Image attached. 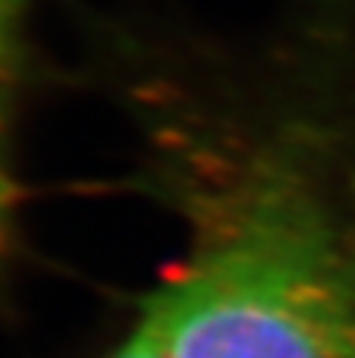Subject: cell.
Segmentation results:
<instances>
[{"instance_id":"cell-2","label":"cell","mask_w":355,"mask_h":358,"mask_svg":"<svg viewBox=\"0 0 355 358\" xmlns=\"http://www.w3.org/2000/svg\"><path fill=\"white\" fill-rule=\"evenodd\" d=\"M38 0H0V245L10 236V220L16 210V94L22 69L25 31Z\"/></svg>"},{"instance_id":"cell-1","label":"cell","mask_w":355,"mask_h":358,"mask_svg":"<svg viewBox=\"0 0 355 358\" xmlns=\"http://www.w3.org/2000/svg\"><path fill=\"white\" fill-rule=\"evenodd\" d=\"M176 261L101 358H355V113L321 88L148 101Z\"/></svg>"}]
</instances>
